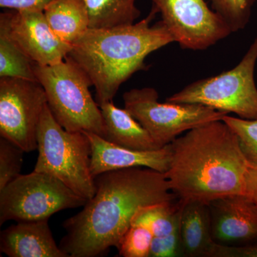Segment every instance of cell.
<instances>
[{"instance_id":"obj_1","label":"cell","mask_w":257,"mask_h":257,"mask_svg":"<svg viewBox=\"0 0 257 257\" xmlns=\"http://www.w3.org/2000/svg\"><path fill=\"white\" fill-rule=\"evenodd\" d=\"M95 184L94 197L62 225L66 234L59 246L68 257L102 256L118 248L140 209L178 199L165 173L147 167L104 172Z\"/></svg>"},{"instance_id":"obj_2","label":"cell","mask_w":257,"mask_h":257,"mask_svg":"<svg viewBox=\"0 0 257 257\" xmlns=\"http://www.w3.org/2000/svg\"><path fill=\"white\" fill-rule=\"evenodd\" d=\"M172 161L165 175L182 202L204 204L244 194L248 168L239 140L223 120L189 130L170 144Z\"/></svg>"},{"instance_id":"obj_3","label":"cell","mask_w":257,"mask_h":257,"mask_svg":"<svg viewBox=\"0 0 257 257\" xmlns=\"http://www.w3.org/2000/svg\"><path fill=\"white\" fill-rule=\"evenodd\" d=\"M157 13L152 5L148 16L138 23L89 28L72 44L68 55L92 81L99 105L112 101L123 83L138 71L147 69V56L175 42L162 20L150 25Z\"/></svg>"},{"instance_id":"obj_4","label":"cell","mask_w":257,"mask_h":257,"mask_svg":"<svg viewBox=\"0 0 257 257\" xmlns=\"http://www.w3.org/2000/svg\"><path fill=\"white\" fill-rule=\"evenodd\" d=\"M37 81L46 93L47 104L59 124L69 132H88L104 138L100 107L89 92L92 83L69 55L50 66L34 64Z\"/></svg>"},{"instance_id":"obj_5","label":"cell","mask_w":257,"mask_h":257,"mask_svg":"<svg viewBox=\"0 0 257 257\" xmlns=\"http://www.w3.org/2000/svg\"><path fill=\"white\" fill-rule=\"evenodd\" d=\"M37 141L35 171L54 176L80 197L92 199L96 187L91 172L92 145L85 133L62 127L47 104L37 127Z\"/></svg>"},{"instance_id":"obj_6","label":"cell","mask_w":257,"mask_h":257,"mask_svg":"<svg viewBox=\"0 0 257 257\" xmlns=\"http://www.w3.org/2000/svg\"><path fill=\"white\" fill-rule=\"evenodd\" d=\"M257 37L234 68L191 83L166 99L199 104L216 110L234 113L244 119H257V88L254 80Z\"/></svg>"},{"instance_id":"obj_7","label":"cell","mask_w":257,"mask_h":257,"mask_svg":"<svg viewBox=\"0 0 257 257\" xmlns=\"http://www.w3.org/2000/svg\"><path fill=\"white\" fill-rule=\"evenodd\" d=\"M87 201L54 176L34 170L0 190V225L45 220L59 211L84 207Z\"/></svg>"},{"instance_id":"obj_8","label":"cell","mask_w":257,"mask_h":257,"mask_svg":"<svg viewBox=\"0 0 257 257\" xmlns=\"http://www.w3.org/2000/svg\"><path fill=\"white\" fill-rule=\"evenodd\" d=\"M124 108L161 147L170 145L184 132L222 120L228 113L199 104L159 101L152 87L133 89L123 94Z\"/></svg>"},{"instance_id":"obj_9","label":"cell","mask_w":257,"mask_h":257,"mask_svg":"<svg viewBox=\"0 0 257 257\" xmlns=\"http://www.w3.org/2000/svg\"><path fill=\"white\" fill-rule=\"evenodd\" d=\"M47 104L46 93L37 81L0 79V135L25 152L37 149L39 122Z\"/></svg>"},{"instance_id":"obj_10","label":"cell","mask_w":257,"mask_h":257,"mask_svg":"<svg viewBox=\"0 0 257 257\" xmlns=\"http://www.w3.org/2000/svg\"><path fill=\"white\" fill-rule=\"evenodd\" d=\"M175 42L186 50H204L232 33L204 0H151Z\"/></svg>"},{"instance_id":"obj_11","label":"cell","mask_w":257,"mask_h":257,"mask_svg":"<svg viewBox=\"0 0 257 257\" xmlns=\"http://www.w3.org/2000/svg\"><path fill=\"white\" fill-rule=\"evenodd\" d=\"M10 36L35 64L50 66L64 60L72 45L54 32L43 11L20 10L0 15Z\"/></svg>"},{"instance_id":"obj_12","label":"cell","mask_w":257,"mask_h":257,"mask_svg":"<svg viewBox=\"0 0 257 257\" xmlns=\"http://www.w3.org/2000/svg\"><path fill=\"white\" fill-rule=\"evenodd\" d=\"M213 239L219 244L257 242V205L246 194H234L208 204Z\"/></svg>"},{"instance_id":"obj_13","label":"cell","mask_w":257,"mask_h":257,"mask_svg":"<svg viewBox=\"0 0 257 257\" xmlns=\"http://www.w3.org/2000/svg\"><path fill=\"white\" fill-rule=\"evenodd\" d=\"M84 133L92 145L91 172L94 178L104 172L132 167H147L162 173L170 169V144L160 150L140 151L115 145L96 134Z\"/></svg>"},{"instance_id":"obj_14","label":"cell","mask_w":257,"mask_h":257,"mask_svg":"<svg viewBox=\"0 0 257 257\" xmlns=\"http://www.w3.org/2000/svg\"><path fill=\"white\" fill-rule=\"evenodd\" d=\"M0 251L10 257H68L56 243L49 219L18 221L3 230Z\"/></svg>"},{"instance_id":"obj_15","label":"cell","mask_w":257,"mask_h":257,"mask_svg":"<svg viewBox=\"0 0 257 257\" xmlns=\"http://www.w3.org/2000/svg\"><path fill=\"white\" fill-rule=\"evenodd\" d=\"M179 234L183 256L213 257L217 243L211 235L209 206L182 202Z\"/></svg>"},{"instance_id":"obj_16","label":"cell","mask_w":257,"mask_h":257,"mask_svg":"<svg viewBox=\"0 0 257 257\" xmlns=\"http://www.w3.org/2000/svg\"><path fill=\"white\" fill-rule=\"evenodd\" d=\"M99 106L104 119L106 140L119 146L140 151L162 148L125 108L116 107L112 101Z\"/></svg>"},{"instance_id":"obj_17","label":"cell","mask_w":257,"mask_h":257,"mask_svg":"<svg viewBox=\"0 0 257 257\" xmlns=\"http://www.w3.org/2000/svg\"><path fill=\"white\" fill-rule=\"evenodd\" d=\"M44 13L57 36L71 45L89 28V13L84 0H55Z\"/></svg>"},{"instance_id":"obj_18","label":"cell","mask_w":257,"mask_h":257,"mask_svg":"<svg viewBox=\"0 0 257 257\" xmlns=\"http://www.w3.org/2000/svg\"><path fill=\"white\" fill-rule=\"evenodd\" d=\"M89 28H110L133 25L141 15L137 0H84Z\"/></svg>"},{"instance_id":"obj_19","label":"cell","mask_w":257,"mask_h":257,"mask_svg":"<svg viewBox=\"0 0 257 257\" xmlns=\"http://www.w3.org/2000/svg\"><path fill=\"white\" fill-rule=\"evenodd\" d=\"M34 64L10 36L5 24L0 22V78L37 81Z\"/></svg>"},{"instance_id":"obj_20","label":"cell","mask_w":257,"mask_h":257,"mask_svg":"<svg viewBox=\"0 0 257 257\" xmlns=\"http://www.w3.org/2000/svg\"><path fill=\"white\" fill-rule=\"evenodd\" d=\"M182 202H166L152 204L140 209L133 219L150 226L154 237H162L179 229Z\"/></svg>"},{"instance_id":"obj_21","label":"cell","mask_w":257,"mask_h":257,"mask_svg":"<svg viewBox=\"0 0 257 257\" xmlns=\"http://www.w3.org/2000/svg\"><path fill=\"white\" fill-rule=\"evenodd\" d=\"M154 235L145 223L133 219L130 227L123 235L117 249L119 256L149 257Z\"/></svg>"},{"instance_id":"obj_22","label":"cell","mask_w":257,"mask_h":257,"mask_svg":"<svg viewBox=\"0 0 257 257\" xmlns=\"http://www.w3.org/2000/svg\"><path fill=\"white\" fill-rule=\"evenodd\" d=\"M222 120L237 137L248 167L257 169V119H244L227 114Z\"/></svg>"},{"instance_id":"obj_23","label":"cell","mask_w":257,"mask_h":257,"mask_svg":"<svg viewBox=\"0 0 257 257\" xmlns=\"http://www.w3.org/2000/svg\"><path fill=\"white\" fill-rule=\"evenodd\" d=\"M214 12L220 15L229 25L231 32L246 28L251 18L256 0H211Z\"/></svg>"},{"instance_id":"obj_24","label":"cell","mask_w":257,"mask_h":257,"mask_svg":"<svg viewBox=\"0 0 257 257\" xmlns=\"http://www.w3.org/2000/svg\"><path fill=\"white\" fill-rule=\"evenodd\" d=\"M24 152L7 139L0 140V190L21 175Z\"/></svg>"},{"instance_id":"obj_25","label":"cell","mask_w":257,"mask_h":257,"mask_svg":"<svg viewBox=\"0 0 257 257\" xmlns=\"http://www.w3.org/2000/svg\"><path fill=\"white\" fill-rule=\"evenodd\" d=\"M150 256H183L179 229L167 236L154 237L150 248Z\"/></svg>"},{"instance_id":"obj_26","label":"cell","mask_w":257,"mask_h":257,"mask_svg":"<svg viewBox=\"0 0 257 257\" xmlns=\"http://www.w3.org/2000/svg\"><path fill=\"white\" fill-rule=\"evenodd\" d=\"M213 257H257V242L240 246L217 243Z\"/></svg>"},{"instance_id":"obj_27","label":"cell","mask_w":257,"mask_h":257,"mask_svg":"<svg viewBox=\"0 0 257 257\" xmlns=\"http://www.w3.org/2000/svg\"><path fill=\"white\" fill-rule=\"evenodd\" d=\"M54 1L55 0H0V7L16 11L39 10L44 12Z\"/></svg>"},{"instance_id":"obj_28","label":"cell","mask_w":257,"mask_h":257,"mask_svg":"<svg viewBox=\"0 0 257 257\" xmlns=\"http://www.w3.org/2000/svg\"><path fill=\"white\" fill-rule=\"evenodd\" d=\"M244 194L252 199L257 205V169L248 167L245 176Z\"/></svg>"}]
</instances>
